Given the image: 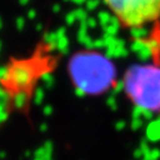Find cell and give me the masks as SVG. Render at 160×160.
<instances>
[{
  "label": "cell",
  "mask_w": 160,
  "mask_h": 160,
  "mask_svg": "<svg viewBox=\"0 0 160 160\" xmlns=\"http://www.w3.org/2000/svg\"><path fill=\"white\" fill-rule=\"evenodd\" d=\"M69 71L76 84V92L81 95L104 90L113 72L108 61L95 52L76 53L70 59Z\"/></svg>",
  "instance_id": "cell-1"
},
{
  "label": "cell",
  "mask_w": 160,
  "mask_h": 160,
  "mask_svg": "<svg viewBox=\"0 0 160 160\" xmlns=\"http://www.w3.org/2000/svg\"><path fill=\"white\" fill-rule=\"evenodd\" d=\"M123 29L142 30L160 23V0H102Z\"/></svg>",
  "instance_id": "cell-2"
},
{
  "label": "cell",
  "mask_w": 160,
  "mask_h": 160,
  "mask_svg": "<svg viewBox=\"0 0 160 160\" xmlns=\"http://www.w3.org/2000/svg\"><path fill=\"white\" fill-rule=\"evenodd\" d=\"M128 96L138 107L149 110L160 108V70L151 67L131 69L125 78Z\"/></svg>",
  "instance_id": "cell-3"
},
{
  "label": "cell",
  "mask_w": 160,
  "mask_h": 160,
  "mask_svg": "<svg viewBox=\"0 0 160 160\" xmlns=\"http://www.w3.org/2000/svg\"><path fill=\"white\" fill-rule=\"evenodd\" d=\"M34 80V67L28 61H14L7 67L5 78L1 83H6L8 86L14 87L17 92L26 90L31 87Z\"/></svg>",
  "instance_id": "cell-4"
},
{
  "label": "cell",
  "mask_w": 160,
  "mask_h": 160,
  "mask_svg": "<svg viewBox=\"0 0 160 160\" xmlns=\"http://www.w3.org/2000/svg\"><path fill=\"white\" fill-rule=\"evenodd\" d=\"M12 101H13V104L17 109H24L28 106V102H29V94L26 92H24V90L17 92L14 94Z\"/></svg>",
  "instance_id": "cell-5"
},
{
  "label": "cell",
  "mask_w": 160,
  "mask_h": 160,
  "mask_svg": "<svg viewBox=\"0 0 160 160\" xmlns=\"http://www.w3.org/2000/svg\"><path fill=\"white\" fill-rule=\"evenodd\" d=\"M43 100H44V90H43V88H36V90H34V94H33V102L37 104V106H39L43 103Z\"/></svg>",
  "instance_id": "cell-6"
},
{
  "label": "cell",
  "mask_w": 160,
  "mask_h": 160,
  "mask_svg": "<svg viewBox=\"0 0 160 160\" xmlns=\"http://www.w3.org/2000/svg\"><path fill=\"white\" fill-rule=\"evenodd\" d=\"M7 116H8V114L6 112V104L5 103H0V125L7 120Z\"/></svg>",
  "instance_id": "cell-7"
},
{
  "label": "cell",
  "mask_w": 160,
  "mask_h": 160,
  "mask_svg": "<svg viewBox=\"0 0 160 160\" xmlns=\"http://www.w3.org/2000/svg\"><path fill=\"white\" fill-rule=\"evenodd\" d=\"M6 72H7V67H0V83L5 78Z\"/></svg>",
  "instance_id": "cell-8"
},
{
  "label": "cell",
  "mask_w": 160,
  "mask_h": 160,
  "mask_svg": "<svg viewBox=\"0 0 160 160\" xmlns=\"http://www.w3.org/2000/svg\"><path fill=\"white\" fill-rule=\"evenodd\" d=\"M43 112H44V114L45 115H49L50 114V112H51V108H50V107H45V108H43Z\"/></svg>",
  "instance_id": "cell-9"
},
{
  "label": "cell",
  "mask_w": 160,
  "mask_h": 160,
  "mask_svg": "<svg viewBox=\"0 0 160 160\" xmlns=\"http://www.w3.org/2000/svg\"><path fill=\"white\" fill-rule=\"evenodd\" d=\"M5 158H6V152L1 151V152H0V159H5Z\"/></svg>",
  "instance_id": "cell-10"
},
{
  "label": "cell",
  "mask_w": 160,
  "mask_h": 160,
  "mask_svg": "<svg viewBox=\"0 0 160 160\" xmlns=\"http://www.w3.org/2000/svg\"><path fill=\"white\" fill-rule=\"evenodd\" d=\"M46 129V125H40V131H45Z\"/></svg>",
  "instance_id": "cell-11"
},
{
  "label": "cell",
  "mask_w": 160,
  "mask_h": 160,
  "mask_svg": "<svg viewBox=\"0 0 160 160\" xmlns=\"http://www.w3.org/2000/svg\"><path fill=\"white\" fill-rule=\"evenodd\" d=\"M25 157H26V158H29V157H31V152H30V151H28V152H25Z\"/></svg>",
  "instance_id": "cell-12"
},
{
  "label": "cell",
  "mask_w": 160,
  "mask_h": 160,
  "mask_svg": "<svg viewBox=\"0 0 160 160\" xmlns=\"http://www.w3.org/2000/svg\"><path fill=\"white\" fill-rule=\"evenodd\" d=\"M33 160H45L44 158H34Z\"/></svg>",
  "instance_id": "cell-13"
},
{
  "label": "cell",
  "mask_w": 160,
  "mask_h": 160,
  "mask_svg": "<svg viewBox=\"0 0 160 160\" xmlns=\"http://www.w3.org/2000/svg\"><path fill=\"white\" fill-rule=\"evenodd\" d=\"M0 50H1V42H0Z\"/></svg>",
  "instance_id": "cell-14"
}]
</instances>
